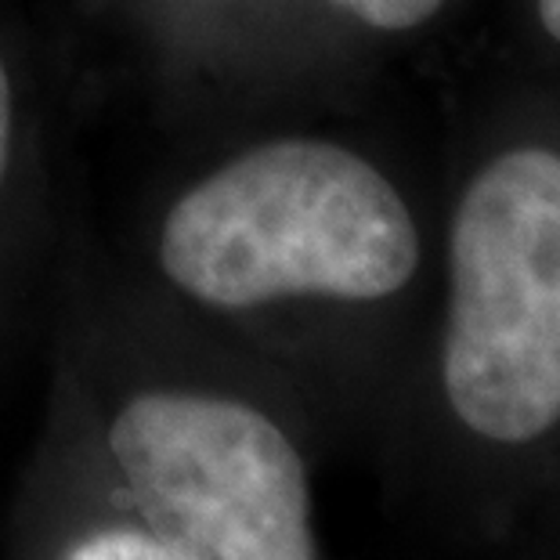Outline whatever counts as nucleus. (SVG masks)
I'll use <instances>...</instances> for the list:
<instances>
[{"mask_svg": "<svg viewBox=\"0 0 560 560\" xmlns=\"http://www.w3.org/2000/svg\"><path fill=\"white\" fill-rule=\"evenodd\" d=\"M66 560H174L166 550H160L145 532H98L91 539L77 542Z\"/></svg>", "mask_w": 560, "mask_h": 560, "instance_id": "obj_4", "label": "nucleus"}, {"mask_svg": "<svg viewBox=\"0 0 560 560\" xmlns=\"http://www.w3.org/2000/svg\"><path fill=\"white\" fill-rule=\"evenodd\" d=\"M539 11H542V26L550 30V37L560 40V0H539Z\"/></svg>", "mask_w": 560, "mask_h": 560, "instance_id": "obj_7", "label": "nucleus"}, {"mask_svg": "<svg viewBox=\"0 0 560 560\" xmlns=\"http://www.w3.org/2000/svg\"><path fill=\"white\" fill-rule=\"evenodd\" d=\"M163 271L213 307L279 296L380 301L412 279L420 235L398 188L329 141H271L177 199Z\"/></svg>", "mask_w": 560, "mask_h": 560, "instance_id": "obj_1", "label": "nucleus"}, {"mask_svg": "<svg viewBox=\"0 0 560 560\" xmlns=\"http://www.w3.org/2000/svg\"><path fill=\"white\" fill-rule=\"evenodd\" d=\"M445 390L470 431L532 441L560 420V156L517 149L452 224Z\"/></svg>", "mask_w": 560, "mask_h": 560, "instance_id": "obj_2", "label": "nucleus"}, {"mask_svg": "<svg viewBox=\"0 0 560 560\" xmlns=\"http://www.w3.org/2000/svg\"><path fill=\"white\" fill-rule=\"evenodd\" d=\"M340 8L354 11L362 22L376 30H409L420 26L441 8V0H337Z\"/></svg>", "mask_w": 560, "mask_h": 560, "instance_id": "obj_5", "label": "nucleus"}, {"mask_svg": "<svg viewBox=\"0 0 560 560\" xmlns=\"http://www.w3.org/2000/svg\"><path fill=\"white\" fill-rule=\"evenodd\" d=\"M8 145H11V83L4 73V62H0V182H4Z\"/></svg>", "mask_w": 560, "mask_h": 560, "instance_id": "obj_6", "label": "nucleus"}, {"mask_svg": "<svg viewBox=\"0 0 560 560\" xmlns=\"http://www.w3.org/2000/svg\"><path fill=\"white\" fill-rule=\"evenodd\" d=\"M109 448L145 535L174 560H315L304 463L265 412L149 390L116 416Z\"/></svg>", "mask_w": 560, "mask_h": 560, "instance_id": "obj_3", "label": "nucleus"}]
</instances>
